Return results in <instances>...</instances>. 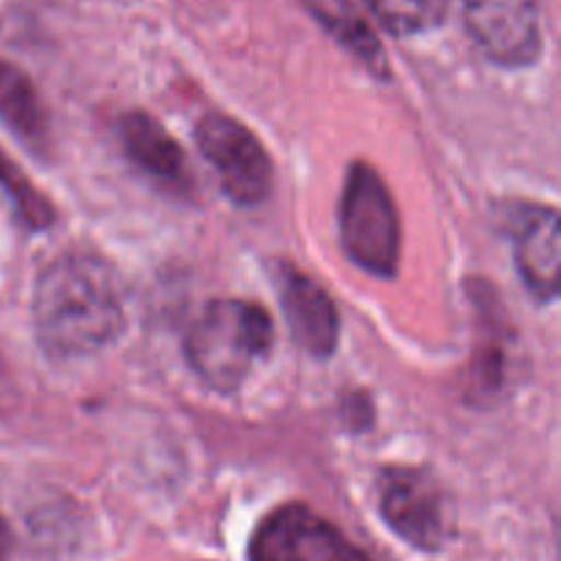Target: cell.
<instances>
[{"label": "cell", "mask_w": 561, "mask_h": 561, "mask_svg": "<svg viewBox=\"0 0 561 561\" xmlns=\"http://www.w3.org/2000/svg\"><path fill=\"white\" fill-rule=\"evenodd\" d=\"M469 36L488 60L507 69L537 64L542 22L537 0H460Z\"/></svg>", "instance_id": "52a82bcc"}, {"label": "cell", "mask_w": 561, "mask_h": 561, "mask_svg": "<svg viewBox=\"0 0 561 561\" xmlns=\"http://www.w3.org/2000/svg\"><path fill=\"white\" fill-rule=\"evenodd\" d=\"M31 316L33 337L47 359H88L124 334V283L107 257L69 250L38 272Z\"/></svg>", "instance_id": "6da1fadb"}, {"label": "cell", "mask_w": 561, "mask_h": 561, "mask_svg": "<svg viewBox=\"0 0 561 561\" xmlns=\"http://www.w3.org/2000/svg\"><path fill=\"white\" fill-rule=\"evenodd\" d=\"M0 121L22 146L44 157L49 148V118L36 85L20 66L0 60Z\"/></svg>", "instance_id": "8fae6325"}, {"label": "cell", "mask_w": 561, "mask_h": 561, "mask_svg": "<svg viewBox=\"0 0 561 561\" xmlns=\"http://www.w3.org/2000/svg\"><path fill=\"white\" fill-rule=\"evenodd\" d=\"M340 247L354 266L378 279H394L400 268V217L392 192L378 170L354 162L340 197Z\"/></svg>", "instance_id": "3957f363"}, {"label": "cell", "mask_w": 561, "mask_h": 561, "mask_svg": "<svg viewBox=\"0 0 561 561\" xmlns=\"http://www.w3.org/2000/svg\"><path fill=\"white\" fill-rule=\"evenodd\" d=\"M197 151L217 173L225 197L252 208L274 190V162L266 146L241 121L225 113H206L195 124Z\"/></svg>", "instance_id": "277c9868"}, {"label": "cell", "mask_w": 561, "mask_h": 561, "mask_svg": "<svg viewBox=\"0 0 561 561\" xmlns=\"http://www.w3.org/2000/svg\"><path fill=\"white\" fill-rule=\"evenodd\" d=\"M0 192L9 197L16 219L27 230H49L55 225V206L42 190L22 173L20 164L0 148Z\"/></svg>", "instance_id": "4fadbf2b"}, {"label": "cell", "mask_w": 561, "mask_h": 561, "mask_svg": "<svg viewBox=\"0 0 561 561\" xmlns=\"http://www.w3.org/2000/svg\"><path fill=\"white\" fill-rule=\"evenodd\" d=\"M118 140L129 162L175 197L195 195V173L181 142L153 115L131 110L118 121Z\"/></svg>", "instance_id": "9c48e42d"}, {"label": "cell", "mask_w": 561, "mask_h": 561, "mask_svg": "<svg viewBox=\"0 0 561 561\" xmlns=\"http://www.w3.org/2000/svg\"><path fill=\"white\" fill-rule=\"evenodd\" d=\"M277 274L279 301L294 343L316 359H329L340 343V312L334 299L310 274L288 263H283Z\"/></svg>", "instance_id": "ba28073f"}, {"label": "cell", "mask_w": 561, "mask_h": 561, "mask_svg": "<svg viewBox=\"0 0 561 561\" xmlns=\"http://www.w3.org/2000/svg\"><path fill=\"white\" fill-rule=\"evenodd\" d=\"M274 348L266 307L247 299H214L203 307L184 340L192 370L219 394L239 392L255 365Z\"/></svg>", "instance_id": "7a4b0ae2"}, {"label": "cell", "mask_w": 561, "mask_h": 561, "mask_svg": "<svg viewBox=\"0 0 561 561\" xmlns=\"http://www.w3.org/2000/svg\"><path fill=\"white\" fill-rule=\"evenodd\" d=\"M301 3L334 42L343 44L351 55L359 58V64L367 66L373 77L389 80V58L381 47V38L367 25L354 0H301Z\"/></svg>", "instance_id": "7c38bea8"}, {"label": "cell", "mask_w": 561, "mask_h": 561, "mask_svg": "<svg viewBox=\"0 0 561 561\" xmlns=\"http://www.w3.org/2000/svg\"><path fill=\"white\" fill-rule=\"evenodd\" d=\"M11 553V531H9V524H5V518L0 515V561L9 559Z\"/></svg>", "instance_id": "9a60e30c"}, {"label": "cell", "mask_w": 561, "mask_h": 561, "mask_svg": "<svg viewBox=\"0 0 561 561\" xmlns=\"http://www.w3.org/2000/svg\"><path fill=\"white\" fill-rule=\"evenodd\" d=\"M378 510L389 529L416 551L436 553L453 540V507L427 471L387 466L378 471Z\"/></svg>", "instance_id": "5b68a950"}, {"label": "cell", "mask_w": 561, "mask_h": 561, "mask_svg": "<svg viewBox=\"0 0 561 561\" xmlns=\"http://www.w3.org/2000/svg\"><path fill=\"white\" fill-rule=\"evenodd\" d=\"M515 263L526 290L540 305H551L559 296L561 228L559 211L551 206H531L515 230Z\"/></svg>", "instance_id": "30bf717a"}, {"label": "cell", "mask_w": 561, "mask_h": 561, "mask_svg": "<svg viewBox=\"0 0 561 561\" xmlns=\"http://www.w3.org/2000/svg\"><path fill=\"white\" fill-rule=\"evenodd\" d=\"M370 14L392 36H420L447 20L449 0H365Z\"/></svg>", "instance_id": "5bb4252c"}, {"label": "cell", "mask_w": 561, "mask_h": 561, "mask_svg": "<svg viewBox=\"0 0 561 561\" xmlns=\"http://www.w3.org/2000/svg\"><path fill=\"white\" fill-rule=\"evenodd\" d=\"M250 561H370L332 520L307 504L272 510L252 535Z\"/></svg>", "instance_id": "8992f818"}]
</instances>
